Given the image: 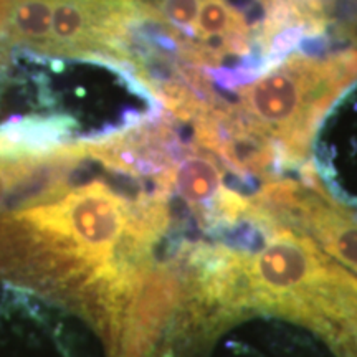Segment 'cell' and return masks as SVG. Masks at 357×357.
Listing matches in <instances>:
<instances>
[{
  "label": "cell",
  "instance_id": "cell-7",
  "mask_svg": "<svg viewBox=\"0 0 357 357\" xmlns=\"http://www.w3.org/2000/svg\"><path fill=\"white\" fill-rule=\"evenodd\" d=\"M42 154L7 158L0 155V208H7L13 195L24 187L37 171Z\"/></svg>",
  "mask_w": 357,
  "mask_h": 357
},
{
  "label": "cell",
  "instance_id": "cell-8",
  "mask_svg": "<svg viewBox=\"0 0 357 357\" xmlns=\"http://www.w3.org/2000/svg\"><path fill=\"white\" fill-rule=\"evenodd\" d=\"M289 2L298 8V12L306 20H310L319 30H324L326 24H328V15L326 13L334 6L336 0H289Z\"/></svg>",
  "mask_w": 357,
  "mask_h": 357
},
{
  "label": "cell",
  "instance_id": "cell-3",
  "mask_svg": "<svg viewBox=\"0 0 357 357\" xmlns=\"http://www.w3.org/2000/svg\"><path fill=\"white\" fill-rule=\"evenodd\" d=\"M139 19L136 0H55L48 56L100 61L126 73V45Z\"/></svg>",
  "mask_w": 357,
  "mask_h": 357
},
{
  "label": "cell",
  "instance_id": "cell-2",
  "mask_svg": "<svg viewBox=\"0 0 357 357\" xmlns=\"http://www.w3.org/2000/svg\"><path fill=\"white\" fill-rule=\"evenodd\" d=\"M357 82V48L311 56L294 53L238 89L245 118L273 142L281 166L305 162L321 121Z\"/></svg>",
  "mask_w": 357,
  "mask_h": 357
},
{
  "label": "cell",
  "instance_id": "cell-6",
  "mask_svg": "<svg viewBox=\"0 0 357 357\" xmlns=\"http://www.w3.org/2000/svg\"><path fill=\"white\" fill-rule=\"evenodd\" d=\"M55 0H10L6 40L12 47L29 48L40 55L50 53Z\"/></svg>",
  "mask_w": 357,
  "mask_h": 357
},
{
  "label": "cell",
  "instance_id": "cell-1",
  "mask_svg": "<svg viewBox=\"0 0 357 357\" xmlns=\"http://www.w3.org/2000/svg\"><path fill=\"white\" fill-rule=\"evenodd\" d=\"M252 311L312 329L339 357H357V278L310 236L280 229L248 253Z\"/></svg>",
  "mask_w": 357,
  "mask_h": 357
},
{
  "label": "cell",
  "instance_id": "cell-5",
  "mask_svg": "<svg viewBox=\"0 0 357 357\" xmlns=\"http://www.w3.org/2000/svg\"><path fill=\"white\" fill-rule=\"evenodd\" d=\"M223 177V167L215 155L192 144L174 169L172 194L184 200L197 222L204 225L218 195L227 187Z\"/></svg>",
  "mask_w": 357,
  "mask_h": 357
},
{
  "label": "cell",
  "instance_id": "cell-4",
  "mask_svg": "<svg viewBox=\"0 0 357 357\" xmlns=\"http://www.w3.org/2000/svg\"><path fill=\"white\" fill-rule=\"evenodd\" d=\"M300 234L310 236L342 265L357 275V215L319 189L303 217Z\"/></svg>",
  "mask_w": 357,
  "mask_h": 357
}]
</instances>
